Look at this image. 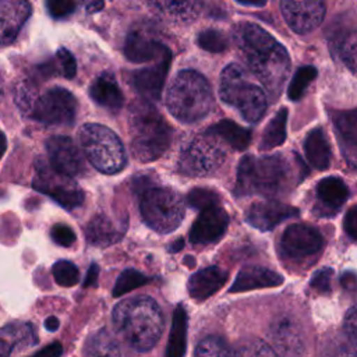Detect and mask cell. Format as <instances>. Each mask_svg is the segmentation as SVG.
Segmentation results:
<instances>
[{"label":"cell","mask_w":357,"mask_h":357,"mask_svg":"<svg viewBox=\"0 0 357 357\" xmlns=\"http://www.w3.org/2000/svg\"><path fill=\"white\" fill-rule=\"evenodd\" d=\"M233 39L244 56L251 73L272 96H278L290 71L287 50L257 24L240 22L233 29Z\"/></svg>","instance_id":"cell-1"},{"label":"cell","mask_w":357,"mask_h":357,"mask_svg":"<svg viewBox=\"0 0 357 357\" xmlns=\"http://www.w3.org/2000/svg\"><path fill=\"white\" fill-rule=\"evenodd\" d=\"M116 333L138 351L151 350L163 332V314L158 303L146 296L120 301L112 314Z\"/></svg>","instance_id":"cell-2"},{"label":"cell","mask_w":357,"mask_h":357,"mask_svg":"<svg viewBox=\"0 0 357 357\" xmlns=\"http://www.w3.org/2000/svg\"><path fill=\"white\" fill-rule=\"evenodd\" d=\"M128 130L132 156L139 162H152L160 158L172 142V128L145 99L131 105L128 112Z\"/></svg>","instance_id":"cell-3"},{"label":"cell","mask_w":357,"mask_h":357,"mask_svg":"<svg viewBox=\"0 0 357 357\" xmlns=\"http://www.w3.org/2000/svg\"><path fill=\"white\" fill-rule=\"evenodd\" d=\"M213 95L206 78L194 71H180L166 93L169 112L183 123L202 120L212 109Z\"/></svg>","instance_id":"cell-4"},{"label":"cell","mask_w":357,"mask_h":357,"mask_svg":"<svg viewBox=\"0 0 357 357\" xmlns=\"http://www.w3.org/2000/svg\"><path fill=\"white\" fill-rule=\"evenodd\" d=\"M290 174L289 163L282 155H247L238 163L236 192L238 195L262 194L271 197L284 190Z\"/></svg>","instance_id":"cell-5"},{"label":"cell","mask_w":357,"mask_h":357,"mask_svg":"<svg viewBox=\"0 0 357 357\" xmlns=\"http://www.w3.org/2000/svg\"><path fill=\"white\" fill-rule=\"evenodd\" d=\"M219 95L226 105L234 107L248 123H257L268 107L266 93L262 86L252 82L248 73L236 63L223 68Z\"/></svg>","instance_id":"cell-6"},{"label":"cell","mask_w":357,"mask_h":357,"mask_svg":"<svg viewBox=\"0 0 357 357\" xmlns=\"http://www.w3.org/2000/svg\"><path fill=\"white\" fill-rule=\"evenodd\" d=\"M78 141L84 155L96 170L113 174L126 166L124 146L110 128L95 123L84 124L79 128Z\"/></svg>","instance_id":"cell-7"},{"label":"cell","mask_w":357,"mask_h":357,"mask_svg":"<svg viewBox=\"0 0 357 357\" xmlns=\"http://www.w3.org/2000/svg\"><path fill=\"white\" fill-rule=\"evenodd\" d=\"M139 211L144 222L158 233L176 230L184 218L180 195L167 187H149L141 192Z\"/></svg>","instance_id":"cell-8"},{"label":"cell","mask_w":357,"mask_h":357,"mask_svg":"<svg viewBox=\"0 0 357 357\" xmlns=\"http://www.w3.org/2000/svg\"><path fill=\"white\" fill-rule=\"evenodd\" d=\"M225 151L216 137L205 132L192 137L178 156V170L187 176L202 177L218 170L225 162Z\"/></svg>","instance_id":"cell-9"},{"label":"cell","mask_w":357,"mask_h":357,"mask_svg":"<svg viewBox=\"0 0 357 357\" xmlns=\"http://www.w3.org/2000/svg\"><path fill=\"white\" fill-rule=\"evenodd\" d=\"M32 187L36 191L49 195L60 206L68 211L81 206L85 199L82 188L73 180V177L54 170L50 165L40 160L36 163Z\"/></svg>","instance_id":"cell-10"},{"label":"cell","mask_w":357,"mask_h":357,"mask_svg":"<svg viewBox=\"0 0 357 357\" xmlns=\"http://www.w3.org/2000/svg\"><path fill=\"white\" fill-rule=\"evenodd\" d=\"M77 114V100L74 95L61 88L54 86L43 95H38L28 117L47 126L71 124Z\"/></svg>","instance_id":"cell-11"},{"label":"cell","mask_w":357,"mask_h":357,"mask_svg":"<svg viewBox=\"0 0 357 357\" xmlns=\"http://www.w3.org/2000/svg\"><path fill=\"white\" fill-rule=\"evenodd\" d=\"M324 244L321 233L308 225H290L282 234L280 251L286 258L300 261L315 255Z\"/></svg>","instance_id":"cell-12"},{"label":"cell","mask_w":357,"mask_h":357,"mask_svg":"<svg viewBox=\"0 0 357 357\" xmlns=\"http://www.w3.org/2000/svg\"><path fill=\"white\" fill-rule=\"evenodd\" d=\"M49 165L70 177L82 176L86 172V165L82 152L74 141L66 135H54L46 141Z\"/></svg>","instance_id":"cell-13"},{"label":"cell","mask_w":357,"mask_h":357,"mask_svg":"<svg viewBox=\"0 0 357 357\" xmlns=\"http://www.w3.org/2000/svg\"><path fill=\"white\" fill-rule=\"evenodd\" d=\"M287 25L297 33L314 31L325 17L324 0H280Z\"/></svg>","instance_id":"cell-14"},{"label":"cell","mask_w":357,"mask_h":357,"mask_svg":"<svg viewBox=\"0 0 357 357\" xmlns=\"http://www.w3.org/2000/svg\"><path fill=\"white\" fill-rule=\"evenodd\" d=\"M172 63V52L167 49L151 67L141 68L132 74L131 82L135 91L145 100H158Z\"/></svg>","instance_id":"cell-15"},{"label":"cell","mask_w":357,"mask_h":357,"mask_svg":"<svg viewBox=\"0 0 357 357\" xmlns=\"http://www.w3.org/2000/svg\"><path fill=\"white\" fill-rule=\"evenodd\" d=\"M275 349L284 357H297L304 350V333L298 321L291 315L276 318L269 329Z\"/></svg>","instance_id":"cell-16"},{"label":"cell","mask_w":357,"mask_h":357,"mask_svg":"<svg viewBox=\"0 0 357 357\" xmlns=\"http://www.w3.org/2000/svg\"><path fill=\"white\" fill-rule=\"evenodd\" d=\"M229 215L219 205L201 209L190 230V240L194 244H211L218 241L226 231Z\"/></svg>","instance_id":"cell-17"},{"label":"cell","mask_w":357,"mask_h":357,"mask_svg":"<svg viewBox=\"0 0 357 357\" xmlns=\"http://www.w3.org/2000/svg\"><path fill=\"white\" fill-rule=\"evenodd\" d=\"M298 215V209L279 201L254 202L247 213V222L258 230L266 231L282 223L283 220Z\"/></svg>","instance_id":"cell-18"},{"label":"cell","mask_w":357,"mask_h":357,"mask_svg":"<svg viewBox=\"0 0 357 357\" xmlns=\"http://www.w3.org/2000/svg\"><path fill=\"white\" fill-rule=\"evenodd\" d=\"M31 15L26 0H0V45L13 42Z\"/></svg>","instance_id":"cell-19"},{"label":"cell","mask_w":357,"mask_h":357,"mask_svg":"<svg viewBox=\"0 0 357 357\" xmlns=\"http://www.w3.org/2000/svg\"><path fill=\"white\" fill-rule=\"evenodd\" d=\"M169 47L162 45L145 29H134L127 35L124 54L132 63H145L159 59Z\"/></svg>","instance_id":"cell-20"},{"label":"cell","mask_w":357,"mask_h":357,"mask_svg":"<svg viewBox=\"0 0 357 357\" xmlns=\"http://www.w3.org/2000/svg\"><path fill=\"white\" fill-rule=\"evenodd\" d=\"M148 7L158 17L176 22L185 24L195 20L204 6L202 0H146Z\"/></svg>","instance_id":"cell-21"},{"label":"cell","mask_w":357,"mask_h":357,"mask_svg":"<svg viewBox=\"0 0 357 357\" xmlns=\"http://www.w3.org/2000/svg\"><path fill=\"white\" fill-rule=\"evenodd\" d=\"M126 227H127L126 218L123 220L116 222L107 215L100 213L93 216L92 220L86 225L85 236L92 245L106 247L119 241L123 237Z\"/></svg>","instance_id":"cell-22"},{"label":"cell","mask_w":357,"mask_h":357,"mask_svg":"<svg viewBox=\"0 0 357 357\" xmlns=\"http://www.w3.org/2000/svg\"><path fill=\"white\" fill-rule=\"evenodd\" d=\"M283 278L268 268L264 266H245L243 268L238 275L236 276L230 291L238 293V291H248L262 287H273L282 284Z\"/></svg>","instance_id":"cell-23"},{"label":"cell","mask_w":357,"mask_h":357,"mask_svg":"<svg viewBox=\"0 0 357 357\" xmlns=\"http://www.w3.org/2000/svg\"><path fill=\"white\" fill-rule=\"evenodd\" d=\"M227 280V272L219 266H208L195 272L187 284L190 296L202 301L218 291Z\"/></svg>","instance_id":"cell-24"},{"label":"cell","mask_w":357,"mask_h":357,"mask_svg":"<svg viewBox=\"0 0 357 357\" xmlns=\"http://www.w3.org/2000/svg\"><path fill=\"white\" fill-rule=\"evenodd\" d=\"M38 343L35 328L25 322H11L0 329V357H8L15 349Z\"/></svg>","instance_id":"cell-25"},{"label":"cell","mask_w":357,"mask_h":357,"mask_svg":"<svg viewBox=\"0 0 357 357\" xmlns=\"http://www.w3.org/2000/svg\"><path fill=\"white\" fill-rule=\"evenodd\" d=\"M349 198V188L337 177H325L317 184V199L319 213L333 215Z\"/></svg>","instance_id":"cell-26"},{"label":"cell","mask_w":357,"mask_h":357,"mask_svg":"<svg viewBox=\"0 0 357 357\" xmlns=\"http://www.w3.org/2000/svg\"><path fill=\"white\" fill-rule=\"evenodd\" d=\"M339 142L350 160H357V109L331 113Z\"/></svg>","instance_id":"cell-27"},{"label":"cell","mask_w":357,"mask_h":357,"mask_svg":"<svg viewBox=\"0 0 357 357\" xmlns=\"http://www.w3.org/2000/svg\"><path fill=\"white\" fill-rule=\"evenodd\" d=\"M89 95L95 103L113 113L121 109L124 100L116 78L109 73L100 74L92 82L89 88Z\"/></svg>","instance_id":"cell-28"},{"label":"cell","mask_w":357,"mask_h":357,"mask_svg":"<svg viewBox=\"0 0 357 357\" xmlns=\"http://www.w3.org/2000/svg\"><path fill=\"white\" fill-rule=\"evenodd\" d=\"M305 158L311 166L318 170H325L331 165V146L321 127L312 128L304 139Z\"/></svg>","instance_id":"cell-29"},{"label":"cell","mask_w":357,"mask_h":357,"mask_svg":"<svg viewBox=\"0 0 357 357\" xmlns=\"http://www.w3.org/2000/svg\"><path fill=\"white\" fill-rule=\"evenodd\" d=\"M206 132L216 138H222L226 144L237 151L245 149L251 141V131L231 120H220L219 123L211 126Z\"/></svg>","instance_id":"cell-30"},{"label":"cell","mask_w":357,"mask_h":357,"mask_svg":"<svg viewBox=\"0 0 357 357\" xmlns=\"http://www.w3.org/2000/svg\"><path fill=\"white\" fill-rule=\"evenodd\" d=\"M187 311L178 305L173 312L166 357H184L187 347Z\"/></svg>","instance_id":"cell-31"},{"label":"cell","mask_w":357,"mask_h":357,"mask_svg":"<svg viewBox=\"0 0 357 357\" xmlns=\"http://www.w3.org/2000/svg\"><path fill=\"white\" fill-rule=\"evenodd\" d=\"M84 354L85 357H127L119 342L106 329H99L89 336Z\"/></svg>","instance_id":"cell-32"},{"label":"cell","mask_w":357,"mask_h":357,"mask_svg":"<svg viewBox=\"0 0 357 357\" xmlns=\"http://www.w3.org/2000/svg\"><path fill=\"white\" fill-rule=\"evenodd\" d=\"M286 123H287V109L282 107L268 123V126L264 130L261 145L259 148L262 151L273 149L279 145H282L286 139Z\"/></svg>","instance_id":"cell-33"},{"label":"cell","mask_w":357,"mask_h":357,"mask_svg":"<svg viewBox=\"0 0 357 357\" xmlns=\"http://www.w3.org/2000/svg\"><path fill=\"white\" fill-rule=\"evenodd\" d=\"M42 71L45 73V75H50V74L56 73L66 78H73L77 73V63H75V59L71 54V52L61 47L57 50L56 59L49 61L47 64H45L42 67Z\"/></svg>","instance_id":"cell-34"},{"label":"cell","mask_w":357,"mask_h":357,"mask_svg":"<svg viewBox=\"0 0 357 357\" xmlns=\"http://www.w3.org/2000/svg\"><path fill=\"white\" fill-rule=\"evenodd\" d=\"M194 357H236L233 350L218 336L202 339L195 349Z\"/></svg>","instance_id":"cell-35"},{"label":"cell","mask_w":357,"mask_h":357,"mask_svg":"<svg viewBox=\"0 0 357 357\" xmlns=\"http://www.w3.org/2000/svg\"><path fill=\"white\" fill-rule=\"evenodd\" d=\"M317 74H318V71L312 66H303V67H300L296 71V74H294V77H293V79H291V82L289 85V91H287L289 98L291 100H298L304 95V92L308 88V85L314 81Z\"/></svg>","instance_id":"cell-36"},{"label":"cell","mask_w":357,"mask_h":357,"mask_svg":"<svg viewBox=\"0 0 357 357\" xmlns=\"http://www.w3.org/2000/svg\"><path fill=\"white\" fill-rule=\"evenodd\" d=\"M149 280L151 279L148 276H145L144 273H141L135 269H126L120 273V276L116 280V284L113 287V296L114 297L124 296L126 293H128L139 286H144Z\"/></svg>","instance_id":"cell-37"},{"label":"cell","mask_w":357,"mask_h":357,"mask_svg":"<svg viewBox=\"0 0 357 357\" xmlns=\"http://www.w3.org/2000/svg\"><path fill=\"white\" fill-rule=\"evenodd\" d=\"M339 54L344 66L357 74V29L350 31L340 38Z\"/></svg>","instance_id":"cell-38"},{"label":"cell","mask_w":357,"mask_h":357,"mask_svg":"<svg viewBox=\"0 0 357 357\" xmlns=\"http://www.w3.org/2000/svg\"><path fill=\"white\" fill-rule=\"evenodd\" d=\"M321 357H357V343L347 336L331 339L324 347Z\"/></svg>","instance_id":"cell-39"},{"label":"cell","mask_w":357,"mask_h":357,"mask_svg":"<svg viewBox=\"0 0 357 357\" xmlns=\"http://www.w3.org/2000/svg\"><path fill=\"white\" fill-rule=\"evenodd\" d=\"M197 42L199 47L211 53H222L229 46V40L226 35L218 29H205L199 32Z\"/></svg>","instance_id":"cell-40"},{"label":"cell","mask_w":357,"mask_h":357,"mask_svg":"<svg viewBox=\"0 0 357 357\" xmlns=\"http://www.w3.org/2000/svg\"><path fill=\"white\" fill-rule=\"evenodd\" d=\"M52 273L56 283L63 287H71L79 279L78 268L71 261H66V259L56 262L52 268Z\"/></svg>","instance_id":"cell-41"},{"label":"cell","mask_w":357,"mask_h":357,"mask_svg":"<svg viewBox=\"0 0 357 357\" xmlns=\"http://www.w3.org/2000/svg\"><path fill=\"white\" fill-rule=\"evenodd\" d=\"M36 98H38V91L31 82L24 81L15 89V96H14L15 105L18 106L21 113L25 116H29Z\"/></svg>","instance_id":"cell-42"},{"label":"cell","mask_w":357,"mask_h":357,"mask_svg":"<svg viewBox=\"0 0 357 357\" xmlns=\"http://www.w3.org/2000/svg\"><path fill=\"white\" fill-rule=\"evenodd\" d=\"M187 201L192 208L204 209L212 205H218L219 197L215 191H211L206 188H194L188 192Z\"/></svg>","instance_id":"cell-43"},{"label":"cell","mask_w":357,"mask_h":357,"mask_svg":"<svg viewBox=\"0 0 357 357\" xmlns=\"http://www.w3.org/2000/svg\"><path fill=\"white\" fill-rule=\"evenodd\" d=\"M50 237L57 245L61 247H71L77 240L74 230L63 223H57L50 229Z\"/></svg>","instance_id":"cell-44"},{"label":"cell","mask_w":357,"mask_h":357,"mask_svg":"<svg viewBox=\"0 0 357 357\" xmlns=\"http://www.w3.org/2000/svg\"><path fill=\"white\" fill-rule=\"evenodd\" d=\"M238 357H278V354L265 342L252 340L241 349Z\"/></svg>","instance_id":"cell-45"},{"label":"cell","mask_w":357,"mask_h":357,"mask_svg":"<svg viewBox=\"0 0 357 357\" xmlns=\"http://www.w3.org/2000/svg\"><path fill=\"white\" fill-rule=\"evenodd\" d=\"M46 8L54 18H64L75 10V0H46Z\"/></svg>","instance_id":"cell-46"},{"label":"cell","mask_w":357,"mask_h":357,"mask_svg":"<svg viewBox=\"0 0 357 357\" xmlns=\"http://www.w3.org/2000/svg\"><path fill=\"white\" fill-rule=\"evenodd\" d=\"M331 279H332V269L324 268V269H319L318 272H315L310 284L314 290H317L319 293H328V291H331Z\"/></svg>","instance_id":"cell-47"},{"label":"cell","mask_w":357,"mask_h":357,"mask_svg":"<svg viewBox=\"0 0 357 357\" xmlns=\"http://www.w3.org/2000/svg\"><path fill=\"white\" fill-rule=\"evenodd\" d=\"M344 332L349 339L357 343V304H354L344 317Z\"/></svg>","instance_id":"cell-48"},{"label":"cell","mask_w":357,"mask_h":357,"mask_svg":"<svg viewBox=\"0 0 357 357\" xmlns=\"http://www.w3.org/2000/svg\"><path fill=\"white\" fill-rule=\"evenodd\" d=\"M343 227L349 237L357 241V205L351 206L343 219Z\"/></svg>","instance_id":"cell-49"},{"label":"cell","mask_w":357,"mask_h":357,"mask_svg":"<svg viewBox=\"0 0 357 357\" xmlns=\"http://www.w3.org/2000/svg\"><path fill=\"white\" fill-rule=\"evenodd\" d=\"M63 351V346L59 342L50 343L49 346L43 347L42 350H39L36 354L31 356V357H60Z\"/></svg>","instance_id":"cell-50"},{"label":"cell","mask_w":357,"mask_h":357,"mask_svg":"<svg viewBox=\"0 0 357 357\" xmlns=\"http://www.w3.org/2000/svg\"><path fill=\"white\" fill-rule=\"evenodd\" d=\"M340 283L344 289L354 290V289H357V275L353 273V272H346L340 278Z\"/></svg>","instance_id":"cell-51"},{"label":"cell","mask_w":357,"mask_h":357,"mask_svg":"<svg viewBox=\"0 0 357 357\" xmlns=\"http://www.w3.org/2000/svg\"><path fill=\"white\" fill-rule=\"evenodd\" d=\"M98 275H99V266L96 264H92L88 269V273H86V278H85V282H84V286L88 287V286H92L96 283L98 280Z\"/></svg>","instance_id":"cell-52"},{"label":"cell","mask_w":357,"mask_h":357,"mask_svg":"<svg viewBox=\"0 0 357 357\" xmlns=\"http://www.w3.org/2000/svg\"><path fill=\"white\" fill-rule=\"evenodd\" d=\"M82 4L88 13H96L103 8V0H82Z\"/></svg>","instance_id":"cell-53"},{"label":"cell","mask_w":357,"mask_h":357,"mask_svg":"<svg viewBox=\"0 0 357 357\" xmlns=\"http://www.w3.org/2000/svg\"><path fill=\"white\" fill-rule=\"evenodd\" d=\"M45 326H46L47 331L54 332V331H57V328H59V319L52 315V317H49V318L45 321Z\"/></svg>","instance_id":"cell-54"},{"label":"cell","mask_w":357,"mask_h":357,"mask_svg":"<svg viewBox=\"0 0 357 357\" xmlns=\"http://www.w3.org/2000/svg\"><path fill=\"white\" fill-rule=\"evenodd\" d=\"M236 1L244 6H252V7H262L266 3V0H236Z\"/></svg>","instance_id":"cell-55"},{"label":"cell","mask_w":357,"mask_h":357,"mask_svg":"<svg viewBox=\"0 0 357 357\" xmlns=\"http://www.w3.org/2000/svg\"><path fill=\"white\" fill-rule=\"evenodd\" d=\"M6 148H7V139H6L4 134L0 131V158L4 155Z\"/></svg>","instance_id":"cell-56"},{"label":"cell","mask_w":357,"mask_h":357,"mask_svg":"<svg viewBox=\"0 0 357 357\" xmlns=\"http://www.w3.org/2000/svg\"><path fill=\"white\" fill-rule=\"evenodd\" d=\"M183 245V241H181V238H178V241H177V244H174V245H172V250L173 251H178L180 250V247Z\"/></svg>","instance_id":"cell-57"},{"label":"cell","mask_w":357,"mask_h":357,"mask_svg":"<svg viewBox=\"0 0 357 357\" xmlns=\"http://www.w3.org/2000/svg\"><path fill=\"white\" fill-rule=\"evenodd\" d=\"M1 92H3V82H1V77H0V96H1Z\"/></svg>","instance_id":"cell-58"}]
</instances>
